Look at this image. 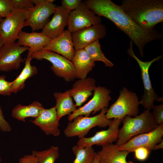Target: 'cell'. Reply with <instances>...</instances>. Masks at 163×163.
<instances>
[{
	"instance_id": "cell-1",
	"label": "cell",
	"mask_w": 163,
	"mask_h": 163,
	"mask_svg": "<svg viewBox=\"0 0 163 163\" xmlns=\"http://www.w3.org/2000/svg\"><path fill=\"white\" fill-rule=\"evenodd\" d=\"M84 2L95 14L109 19L126 34L137 46L142 57L147 43L163 37L156 30L145 29L138 25L123 12L120 5L110 0H87Z\"/></svg>"
},
{
	"instance_id": "cell-2",
	"label": "cell",
	"mask_w": 163,
	"mask_h": 163,
	"mask_svg": "<svg viewBox=\"0 0 163 163\" xmlns=\"http://www.w3.org/2000/svg\"><path fill=\"white\" fill-rule=\"evenodd\" d=\"M121 3L123 12L145 29H153L163 21V0H123Z\"/></svg>"
},
{
	"instance_id": "cell-3",
	"label": "cell",
	"mask_w": 163,
	"mask_h": 163,
	"mask_svg": "<svg viewBox=\"0 0 163 163\" xmlns=\"http://www.w3.org/2000/svg\"><path fill=\"white\" fill-rule=\"evenodd\" d=\"M122 123L123 126L119 130L116 143L119 146L135 136L153 130L158 126L154 120L152 113L147 110L135 117L125 116Z\"/></svg>"
},
{
	"instance_id": "cell-4",
	"label": "cell",
	"mask_w": 163,
	"mask_h": 163,
	"mask_svg": "<svg viewBox=\"0 0 163 163\" xmlns=\"http://www.w3.org/2000/svg\"><path fill=\"white\" fill-rule=\"evenodd\" d=\"M108 107L101 110L100 113L91 117L79 116L69 123L64 133L67 137L78 136L79 139L85 137L92 128L98 126L105 127L108 126L111 120L107 119L106 113Z\"/></svg>"
},
{
	"instance_id": "cell-5",
	"label": "cell",
	"mask_w": 163,
	"mask_h": 163,
	"mask_svg": "<svg viewBox=\"0 0 163 163\" xmlns=\"http://www.w3.org/2000/svg\"><path fill=\"white\" fill-rule=\"evenodd\" d=\"M139 104L140 101L136 94L124 87L120 91L117 100L108 109L106 116L109 119H123L126 116L135 117L139 113Z\"/></svg>"
},
{
	"instance_id": "cell-6",
	"label": "cell",
	"mask_w": 163,
	"mask_h": 163,
	"mask_svg": "<svg viewBox=\"0 0 163 163\" xmlns=\"http://www.w3.org/2000/svg\"><path fill=\"white\" fill-rule=\"evenodd\" d=\"M133 43L130 41L127 53L129 56L133 58L138 63L141 72V75L144 87V92L143 94L140 104L142 105L146 110L150 111L154 106L155 101L163 102V98L158 95L153 89L151 84L149 70L151 65L155 62L161 59L160 55L152 60L143 62L139 59L135 55L133 50Z\"/></svg>"
},
{
	"instance_id": "cell-7",
	"label": "cell",
	"mask_w": 163,
	"mask_h": 163,
	"mask_svg": "<svg viewBox=\"0 0 163 163\" xmlns=\"http://www.w3.org/2000/svg\"><path fill=\"white\" fill-rule=\"evenodd\" d=\"M31 56L32 59H44L50 62L52 64L51 68L54 73L67 82L73 81L76 78L75 68L72 61L58 54L43 49L33 53Z\"/></svg>"
},
{
	"instance_id": "cell-8",
	"label": "cell",
	"mask_w": 163,
	"mask_h": 163,
	"mask_svg": "<svg viewBox=\"0 0 163 163\" xmlns=\"http://www.w3.org/2000/svg\"><path fill=\"white\" fill-rule=\"evenodd\" d=\"M35 5L28 9L24 27L29 26L33 31L42 29L49 22V17L55 12L56 6L48 0H32Z\"/></svg>"
},
{
	"instance_id": "cell-9",
	"label": "cell",
	"mask_w": 163,
	"mask_h": 163,
	"mask_svg": "<svg viewBox=\"0 0 163 163\" xmlns=\"http://www.w3.org/2000/svg\"><path fill=\"white\" fill-rule=\"evenodd\" d=\"M28 10L15 9L0 22V36L4 44L15 42L24 27Z\"/></svg>"
},
{
	"instance_id": "cell-10",
	"label": "cell",
	"mask_w": 163,
	"mask_h": 163,
	"mask_svg": "<svg viewBox=\"0 0 163 163\" xmlns=\"http://www.w3.org/2000/svg\"><path fill=\"white\" fill-rule=\"evenodd\" d=\"M110 91L104 87H96L94 91L92 98L84 106L77 109L69 115L68 120L72 121L79 116L89 117L92 113L94 114L102 109L108 107L112 99Z\"/></svg>"
},
{
	"instance_id": "cell-11",
	"label": "cell",
	"mask_w": 163,
	"mask_h": 163,
	"mask_svg": "<svg viewBox=\"0 0 163 163\" xmlns=\"http://www.w3.org/2000/svg\"><path fill=\"white\" fill-rule=\"evenodd\" d=\"M123 119L113 118L107 129L98 131L92 136L79 139L77 145L81 147L96 145L103 146L117 141L118 136L119 126Z\"/></svg>"
},
{
	"instance_id": "cell-12",
	"label": "cell",
	"mask_w": 163,
	"mask_h": 163,
	"mask_svg": "<svg viewBox=\"0 0 163 163\" xmlns=\"http://www.w3.org/2000/svg\"><path fill=\"white\" fill-rule=\"evenodd\" d=\"M101 22L100 17L95 14L82 1L77 9L71 11L69 18L68 30L72 33L101 24Z\"/></svg>"
},
{
	"instance_id": "cell-13",
	"label": "cell",
	"mask_w": 163,
	"mask_h": 163,
	"mask_svg": "<svg viewBox=\"0 0 163 163\" xmlns=\"http://www.w3.org/2000/svg\"><path fill=\"white\" fill-rule=\"evenodd\" d=\"M29 49L15 42L4 44L0 50V71L8 72L19 69L24 61L21 55Z\"/></svg>"
},
{
	"instance_id": "cell-14",
	"label": "cell",
	"mask_w": 163,
	"mask_h": 163,
	"mask_svg": "<svg viewBox=\"0 0 163 163\" xmlns=\"http://www.w3.org/2000/svg\"><path fill=\"white\" fill-rule=\"evenodd\" d=\"M163 136V124L158 125L153 130L135 136L124 144L119 150L133 152L140 147H144L151 151L156 145L160 142Z\"/></svg>"
},
{
	"instance_id": "cell-15",
	"label": "cell",
	"mask_w": 163,
	"mask_h": 163,
	"mask_svg": "<svg viewBox=\"0 0 163 163\" xmlns=\"http://www.w3.org/2000/svg\"><path fill=\"white\" fill-rule=\"evenodd\" d=\"M107 34L105 26L101 24L91 26L71 33L75 50L84 49L94 41L104 38Z\"/></svg>"
},
{
	"instance_id": "cell-16",
	"label": "cell",
	"mask_w": 163,
	"mask_h": 163,
	"mask_svg": "<svg viewBox=\"0 0 163 163\" xmlns=\"http://www.w3.org/2000/svg\"><path fill=\"white\" fill-rule=\"evenodd\" d=\"M71 11L62 5L56 6L52 19L44 27L41 32L51 40L59 36L68 25Z\"/></svg>"
},
{
	"instance_id": "cell-17",
	"label": "cell",
	"mask_w": 163,
	"mask_h": 163,
	"mask_svg": "<svg viewBox=\"0 0 163 163\" xmlns=\"http://www.w3.org/2000/svg\"><path fill=\"white\" fill-rule=\"evenodd\" d=\"M59 121L55 106L49 109L44 108L34 120L30 121L39 127L46 135L55 136H59L60 133Z\"/></svg>"
},
{
	"instance_id": "cell-18",
	"label": "cell",
	"mask_w": 163,
	"mask_h": 163,
	"mask_svg": "<svg viewBox=\"0 0 163 163\" xmlns=\"http://www.w3.org/2000/svg\"><path fill=\"white\" fill-rule=\"evenodd\" d=\"M43 49L50 50L72 61L75 55V50L71 33L68 30H64L59 36L51 40Z\"/></svg>"
},
{
	"instance_id": "cell-19",
	"label": "cell",
	"mask_w": 163,
	"mask_h": 163,
	"mask_svg": "<svg viewBox=\"0 0 163 163\" xmlns=\"http://www.w3.org/2000/svg\"><path fill=\"white\" fill-rule=\"evenodd\" d=\"M95 83L94 78L88 77L79 79L73 84L69 90L77 107H80L92 94L97 87Z\"/></svg>"
},
{
	"instance_id": "cell-20",
	"label": "cell",
	"mask_w": 163,
	"mask_h": 163,
	"mask_svg": "<svg viewBox=\"0 0 163 163\" xmlns=\"http://www.w3.org/2000/svg\"><path fill=\"white\" fill-rule=\"evenodd\" d=\"M17 40L18 45L29 47L33 53L43 49L51 40L41 32L28 33L22 30L19 33Z\"/></svg>"
},
{
	"instance_id": "cell-21",
	"label": "cell",
	"mask_w": 163,
	"mask_h": 163,
	"mask_svg": "<svg viewBox=\"0 0 163 163\" xmlns=\"http://www.w3.org/2000/svg\"><path fill=\"white\" fill-rule=\"evenodd\" d=\"M119 146L113 143L102 146L101 149L97 152L100 163H133L126 160L129 152L119 150Z\"/></svg>"
},
{
	"instance_id": "cell-22",
	"label": "cell",
	"mask_w": 163,
	"mask_h": 163,
	"mask_svg": "<svg viewBox=\"0 0 163 163\" xmlns=\"http://www.w3.org/2000/svg\"><path fill=\"white\" fill-rule=\"evenodd\" d=\"M71 61L75 68L76 78L79 79L86 78L95 65V62L91 59L84 49L75 50L74 56Z\"/></svg>"
},
{
	"instance_id": "cell-23",
	"label": "cell",
	"mask_w": 163,
	"mask_h": 163,
	"mask_svg": "<svg viewBox=\"0 0 163 163\" xmlns=\"http://www.w3.org/2000/svg\"><path fill=\"white\" fill-rule=\"evenodd\" d=\"M53 96L56 101L54 106L59 121L63 117L69 115L77 109V106L73 102L69 89L62 93L56 92Z\"/></svg>"
},
{
	"instance_id": "cell-24",
	"label": "cell",
	"mask_w": 163,
	"mask_h": 163,
	"mask_svg": "<svg viewBox=\"0 0 163 163\" xmlns=\"http://www.w3.org/2000/svg\"><path fill=\"white\" fill-rule=\"evenodd\" d=\"M32 53V51L30 50H28L24 68L20 74L11 82L13 93H16L22 89L25 86V81L28 79L37 74L38 72L36 67L32 65L31 64L32 59L31 56Z\"/></svg>"
},
{
	"instance_id": "cell-25",
	"label": "cell",
	"mask_w": 163,
	"mask_h": 163,
	"mask_svg": "<svg viewBox=\"0 0 163 163\" xmlns=\"http://www.w3.org/2000/svg\"><path fill=\"white\" fill-rule=\"evenodd\" d=\"M44 108L42 104L37 101H35L28 105L18 104L13 109L11 116L14 118L23 122L29 117H37Z\"/></svg>"
},
{
	"instance_id": "cell-26",
	"label": "cell",
	"mask_w": 163,
	"mask_h": 163,
	"mask_svg": "<svg viewBox=\"0 0 163 163\" xmlns=\"http://www.w3.org/2000/svg\"><path fill=\"white\" fill-rule=\"evenodd\" d=\"M84 49L94 62H102L107 67H112L113 66V63L106 58L102 51L99 40L94 41Z\"/></svg>"
},
{
	"instance_id": "cell-27",
	"label": "cell",
	"mask_w": 163,
	"mask_h": 163,
	"mask_svg": "<svg viewBox=\"0 0 163 163\" xmlns=\"http://www.w3.org/2000/svg\"><path fill=\"white\" fill-rule=\"evenodd\" d=\"M72 150L75 156L73 163H92L96 152L92 146L81 147L77 145Z\"/></svg>"
},
{
	"instance_id": "cell-28",
	"label": "cell",
	"mask_w": 163,
	"mask_h": 163,
	"mask_svg": "<svg viewBox=\"0 0 163 163\" xmlns=\"http://www.w3.org/2000/svg\"><path fill=\"white\" fill-rule=\"evenodd\" d=\"M31 154L37 157L38 163H54L59 156V148L52 145L43 151L33 150Z\"/></svg>"
},
{
	"instance_id": "cell-29",
	"label": "cell",
	"mask_w": 163,
	"mask_h": 163,
	"mask_svg": "<svg viewBox=\"0 0 163 163\" xmlns=\"http://www.w3.org/2000/svg\"><path fill=\"white\" fill-rule=\"evenodd\" d=\"M13 93L11 82L6 79L4 75L0 76V94L4 96H9Z\"/></svg>"
},
{
	"instance_id": "cell-30",
	"label": "cell",
	"mask_w": 163,
	"mask_h": 163,
	"mask_svg": "<svg viewBox=\"0 0 163 163\" xmlns=\"http://www.w3.org/2000/svg\"><path fill=\"white\" fill-rule=\"evenodd\" d=\"M14 10L11 0H0V18H5Z\"/></svg>"
},
{
	"instance_id": "cell-31",
	"label": "cell",
	"mask_w": 163,
	"mask_h": 163,
	"mask_svg": "<svg viewBox=\"0 0 163 163\" xmlns=\"http://www.w3.org/2000/svg\"><path fill=\"white\" fill-rule=\"evenodd\" d=\"M152 116L155 123L157 125L163 124V104L154 106Z\"/></svg>"
},
{
	"instance_id": "cell-32",
	"label": "cell",
	"mask_w": 163,
	"mask_h": 163,
	"mask_svg": "<svg viewBox=\"0 0 163 163\" xmlns=\"http://www.w3.org/2000/svg\"><path fill=\"white\" fill-rule=\"evenodd\" d=\"M11 0L14 10H28L34 6L32 0Z\"/></svg>"
},
{
	"instance_id": "cell-33",
	"label": "cell",
	"mask_w": 163,
	"mask_h": 163,
	"mask_svg": "<svg viewBox=\"0 0 163 163\" xmlns=\"http://www.w3.org/2000/svg\"><path fill=\"white\" fill-rule=\"evenodd\" d=\"M150 151L146 148L140 147L135 149L133 152L136 159L139 161H143L147 159Z\"/></svg>"
},
{
	"instance_id": "cell-34",
	"label": "cell",
	"mask_w": 163,
	"mask_h": 163,
	"mask_svg": "<svg viewBox=\"0 0 163 163\" xmlns=\"http://www.w3.org/2000/svg\"><path fill=\"white\" fill-rule=\"evenodd\" d=\"M82 1L81 0H62V5L72 11L77 9Z\"/></svg>"
},
{
	"instance_id": "cell-35",
	"label": "cell",
	"mask_w": 163,
	"mask_h": 163,
	"mask_svg": "<svg viewBox=\"0 0 163 163\" xmlns=\"http://www.w3.org/2000/svg\"><path fill=\"white\" fill-rule=\"evenodd\" d=\"M0 130L3 132H9L11 130L10 124L6 120L0 105Z\"/></svg>"
},
{
	"instance_id": "cell-36",
	"label": "cell",
	"mask_w": 163,
	"mask_h": 163,
	"mask_svg": "<svg viewBox=\"0 0 163 163\" xmlns=\"http://www.w3.org/2000/svg\"><path fill=\"white\" fill-rule=\"evenodd\" d=\"M19 163H38V161L37 157L34 155L28 154L21 158Z\"/></svg>"
},
{
	"instance_id": "cell-37",
	"label": "cell",
	"mask_w": 163,
	"mask_h": 163,
	"mask_svg": "<svg viewBox=\"0 0 163 163\" xmlns=\"http://www.w3.org/2000/svg\"><path fill=\"white\" fill-rule=\"evenodd\" d=\"M163 148V140L160 142L155 145L152 148V150H155Z\"/></svg>"
},
{
	"instance_id": "cell-38",
	"label": "cell",
	"mask_w": 163,
	"mask_h": 163,
	"mask_svg": "<svg viewBox=\"0 0 163 163\" xmlns=\"http://www.w3.org/2000/svg\"><path fill=\"white\" fill-rule=\"evenodd\" d=\"M92 163H100L96 152Z\"/></svg>"
},
{
	"instance_id": "cell-39",
	"label": "cell",
	"mask_w": 163,
	"mask_h": 163,
	"mask_svg": "<svg viewBox=\"0 0 163 163\" xmlns=\"http://www.w3.org/2000/svg\"><path fill=\"white\" fill-rule=\"evenodd\" d=\"M4 44V43L3 42V40H2V38L0 36V50L2 48V47L3 46Z\"/></svg>"
},
{
	"instance_id": "cell-40",
	"label": "cell",
	"mask_w": 163,
	"mask_h": 163,
	"mask_svg": "<svg viewBox=\"0 0 163 163\" xmlns=\"http://www.w3.org/2000/svg\"><path fill=\"white\" fill-rule=\"evenodd\" d=\"M1 161H2V159H1V156L0 155V163L1 162Z\"/></svg>"
},
{
	"instance_id": "cell-41",
	"label": "cell",
	"mask_w": 163,
	"mask_h": 163,
	"mask_svg": "<svg viewBox=\"0 0 163 163\" xmlns=\"http://www.w3.org/2000/svg\"><path fill=\"white\" fill-rule=\"evenodd\" d=\"M2 19L1 18H0V22H1V21H2Z\"/></svg>"
}]
</instances>
